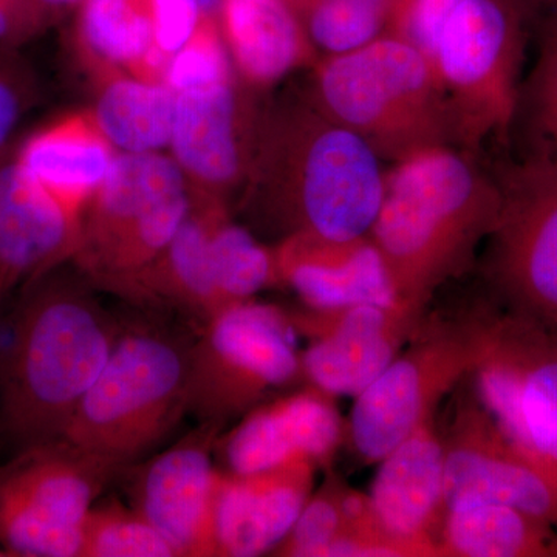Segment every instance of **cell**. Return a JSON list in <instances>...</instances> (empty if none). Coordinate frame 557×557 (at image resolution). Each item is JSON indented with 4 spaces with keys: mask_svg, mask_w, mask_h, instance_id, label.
<instances>
[{
    "mask_svg": "<svg viewBox=\"0 0 557 557\" xmlns=\"http://www.w3.org/2000/svg\"><path fill=\"white\" fill-rule=\"evenodd\" d=\"M350 486L329 472L324 485L311 493L284 541L274 548L281 557H325L347 525Z\"/></svg>",
    "mask_w": 557,
    "mask_h": 557,
    "instance_id": "f546056e",
    "label": "cell"
},
{
    "mask_svg": "<svg viewBox=\"0 0 557 557\" xmlns=\"http://www.w3.org/2000/svg\"><path fill=\"white\" fill-rule=\"evenodd\" d=\"M153 39L168 54L177 53L200 21L196 0H148Z\"/></svg>",
    "mask_w": 557,
    "mask_h": 557,
    "instance_id": "e575fe53",
    "label": "cell"
},
{
    "mask_svg": "<svg viewBox=\"0 0 557 557\" xmlns=\"http://www.w3.org/2000/svg\"><path fill=\"white\" fill-rule=\"evenodd\" d=\"M335 398L314 386L263 403L240 418L215 450L225 471L249 474L292 461L327 468L347 437Z\"/></svg>",
    "mask_w": 557,
    "mask_h": 557,
    "instance_id": "e0dca14e",
    "label": "cell"
},
{
    "mask_svg": "<svg viewBox=\"0 0 557 557\" xmlns=\"http://www.w3.org/2000/svg\"><path fill=\"white\" fill-rule=\"evenodd\" d=\"M189 208L188 182L172 157L120 152L84 211L72 262L95 288L120 296L174 239Z\"/></svg>",
    "mask_w": 557,
    "mask_h": 557,
    "instance_id": "8992f818",
    "label": "cell"
},
{
    "mask_svg": "<svg viewBox=\"0 0 557 557\" xmlns=\"http://www.w3.org/2000/svg\"><path fill=\"white\" fill-rule=\"evenodd\" d=\"M296 335L310 341L300 370L310 386L333 397H357L398 357L424 314L394 304H355L289 311Z\"/></svg>",
    "mask_w": 557,
    "mask_h": 557,
    "instance_id": "5bb4252c",
    "label": "cell"
},
{
    "mask_svg": "<svg viewBox=\"0 0 557 557\" xmlns=\"http://www.w3.org/2000/svg\"><path fill=\"white\" fill-rule=\"evenodd\" d=\"M520 0H461L434 53L458 148L507 137L518 119L527 20Z\"/></svg>",
    "mask_w": 557,
    "mask_h": 557,
    "instance_id": "52a82bcc",
    "label": "cell"
},
{
    "mask_svg": "<svg viewBox=\"0 0 557 557\" xmlns=\"http://www.w3.org/2000/svg\"><path fill=\"white\" fill-rule=\"evenodd\" d=\"M119 153L90 109L62 113L16 143L24 171L81 220Z\"/></svg>",
    "mask_w": 557,
    "mask_h": 557,
    "instance_id": "603a6c76",
    "label": "cell"
},
{
    "mask_svg": "<svg viewBox=\"0 0 557 557\" xmlns=\"http://www.w3.org/2000/svg\"><path fill=\"white\" fill-rule=\"evenodd\" d=\"M461 0H388L384 35L416 47L434 62L440 35Z\"/></svg>",
    "mask_w": 557,
    "mask_h": 557,
    "instance_id": "d6a6232c",
    "label": "cell"
},
{
    "mask_svg": "<svg viewBox=\"0 0 557 557\" xmlns=\"http://www.w3.org/2000/svg\"><path fill=\"white\" fill-rule=\"evenodd\" d=\"M24 288L0 354V432L21 450L62 437L123 330L61 267Z\"/></svg>",
    "mask_w": 557,
    "mask_h": 557,
    "instance_id": "7a4b0ae2",
    "label": "cell"
},
{
    "mask_svg": "<svg viewBox=\"0 0 557 557\" xmlns=\"http://www.w3.org/2000/svg\"><path fill=\"white\" fill-rule=\"evenodd\" d=\"M3 296H5V293L2 292V288H0V300L3 299Z\"/></svg>",
    "mask_w": 557,
    "mask_h": 557,
    "instance_id": "b9f144b4",
    "label": "cell"
},
{
    "mask_svg": "<svg viewBox=\"0 0 557 557\" xmlns=\"http://www.w3.org/2000/svg\"><path fill=\"white\" fill-rule=\"evenodd\" d=\"M222 428L200 423L172 448L138 469L129 486L132 508L177 549L178 557L218 556L215 490L212 465Z\"/></svg>",
    "mask_w": 557,
    "mask_h": 557,
    "instance_id": "2e32d148",
    "label": "cell"
},
{
    "mask_svg": "<svg viewBox=\"0 0 557 557\" xmlns=\"http://www.w3.org/2000/svg\"><path fill=\"white\" fill-rule=\"evenodd\" d=\"M81 557H178V553L137 509L112 500L87 512Z\"/></svg>",
    "mask_w": 557,
    "mask_h": 557,
    "instance_id": "f1b7e54d",
    "label": "cell"
},
{
    "mask_svg": "<svg viewBox=\"0 0 557 557\" xmlns=\"http://www.w3.org/2000/svg\"><path fill=\"white\" fill-rule=\"evenodd\" d=\"M236 76L219 20L200 16L193 36L177 53L172 54L166 84L180 94L226 83Z\"/></svg>",
    "mask_w": 557,
    "mask_h": 557,
    "instance_id": "1f68e13d",
    "label": "cell"
},
{
    "mask_svg": "<svg viewBox=\"0 0 557 557\" xmlns=\"http://www.w3.org/2000/svg\"><path fill=\"white\" fill-rule=\"evenodd\" d=\"M115 467L65 440L0 468V547L10 557H81L83 522Z\"/></svg>",
    "mask_w": 557,
    "mask_h": 557,
    "instance_id": "8fae6325",
    "label": "cell"
},
{
    "mask_svg": "<svg viewBox=\"0 0 557 557\" xmlns=\"http://www.w3.org/2000/svg\"><path fill=\"white\" fill-rule=\"evenodd\" d=\"M520 106H525L541 137L544 149L536 156L557 163V10L547 11L542 20L536 62L522 84Z\"/></svg>",
    "mask_w": 557,
    "mask_h": 557,
    "instance_id": "4dcf8cb0",
    "label": "cell"
},
{
    "mask_svg": "<svg viewBox=\"0 0 557 557\" xmlns=\"http://www.w3.org/2000/svg\"><path fill=\"white\" fill-rule=\"evenodd\" d=\"M317 471L318 465L306 460L249 474L219 468L218 556L256 557L274 552L313 493Z\"/></svg>",
    "mask_w": 557,
    "mask_h": 557,
    "instance_id": "d6986e66",
    "label": "cell"
},
{
    "mask_svg": "<svg viewBox=\"0 0 557 557\" xmlns=\"http://www.w3.org/2000/svg\"><path fill=\"white\" fill-rule=\"evenodd\" d=\"M81 222L24 171L16 145L0 150V288L5 295L72 262Z\"/></svg>",
    "mask_w": 557,
    "mask_h": 557,
    "instance_id": "ac0fdd59",
    "label": "cell"
},
{
    "mask_svg": "<svg viewBox=\"0 0 557 557\" xmlns=\"http://www.w3.org/2000/svg\"><path fill=\"white\" fill-rule=\"evenodd\" d=\"M39 100V78L30 62L21 51L0 50V150Z\"/></svg>",
    "mask_w": 557,
    "mask_h": 557,
    "instance_id": "836d02e7",
    "label": "cell"
},
{
    "mask_svg": "<svg viewBox=\"0 0 557 557\" xmlns=\"http://www.w3.org/2000/svg\"><path fill=\"white\" fill-rule=\"evenodd\" d=\"M528 10L547 11L557 10V0H520Z\"/></svg>",
    "mask_w": 557,
    "mask_h": 557,
    "instance_id": "f35d334b",
    "label": "cell"
},
{
    "mask_svg": "<svg viewBox=\"0 0 557 557\" xmlns=\"http://www.w3.org/2000/svg\"><path fill=\"white\" fill-rule=\"evenodd\" d=\"M50 27L36 0H0V50L21 51Z\"/></svg>",
    "mask_w": 557,
    "mask_h": 557,
    "instance_id": "d590c367",
    "label": "cell"
},
{
    "mask_svg": "<svg viewBox=\"0 0 557 557\" xmlns=\"http://www.w3.org/2000/svg\"><path fill=\"white\" fill-rule=\"evenodd\" d=\"M277 285L309 309L397 302L386 265L370 236L350 240L289 236L273 247Z\"/></svg>",
    "mask_w": 557,
    "mask_h": 557,
    "instance_id": "ffe728a7",
    "label": "cell"
},
{
    "mask_svg": "<svg viewBox=\"0 0 557 557\" xmlns=\"http://www.w3.org/2000/svg\"><path fill=\"white\" fill-rule=\"evenodd\" d=\"M287 2L292 3V5L295 7L296 2H298V0H287Z\"/></svg>",
    "mask_w": 557,
    "mask_h": 557,
    "instance_id": "60d3db41",
    "label": "cell"
},
{
    "mask_svg": "<svg viewBox=\"0 0 557 557\" xmlns=\"http://www.w3.org/2000/svg\"><path fill=\"white\" fill-rule=\"evenodd\" d=\"M388 0H298L295 10L321 57L357 50L384 35Z\"/></svg>",
    "mask_w": 557,
    "mask_h": 557,
    "instance_id": "83f0119b",
    "label": "cell"
},
{
    "mask_svg": "<svg viewBox=\"0 0 557 557\" xmlns=\"http://www.w3.org/2000/svg\"><path fill=\"white\" fill-rule=\"evenodd\" d=\"M306 95L388 163L435 146H458L434 62L392 36L319 58Z\"/></svg>",
    "mask_w": 557,
    "mask_h": 557,
    "instance_id": "277c9868",
    "label": "cell"
},
{
    "mask_svg": "<svg viewBox=\"0 0 557 557\" xmlns=\"http://www.w3.org/2000/svg\"><path fill=\"white\" fill-rule=\"evenodd\" d=\"M295 335L288 311L256 299L209 319L190 343L188 413L223 428L302 376Z\"/></svg>",
    "mask_w": 557,
    "mask_h": 557,
    "instance_id": "9c48e42d",
    "label": "cell"
},
{
    "mask_svg": "<svg viewBox=\"0 0 557 557\" xmlns=\"http://www.w3.org/2000/svg\"><path fill=\"white\" fill-rule=\"evenodd\" d=\"M383 160L306 94L263 106L242 211L277 242L369 236L384 196Z\"/></svg>",
    "mask_w": 557,
    "mask_h": 557,
    "instance_id": "6da1fadb",
    "label": "cell"
},
{
    "mask_svg": "<svg viewBox=\"0 0 557 557\" xmlns=\"http://www.w3.org/2000/svg\"><path fill=\"white\" fill-rule=\"evenodd\" d=\"M153 46L148 0H83L76 10L75 50L91 83L132 75Z\"/></svg>",
    "mask_w": 557,
    "mask_h": 557,
    "instance_id": "484cf974",
    "label": "cell"
},
{
    "mask_svg": "<svg viewBox=\"0 0 557 557\" xmlns=\"http://www.w3.org/2000/svg\"><path fill=\"white\" fill-rule=\"evenodd\" d=\"M498 208L497 177L467 149L435 146L392 164L369 236L399 302L424 314L434 293L471 265Z\"/></svg>",
    "mask_w": 557,
    "mask_h": 557,
    "instance_id": "3957f363",
    "label": "cell"
},
{
    "mask_svg": "<svg viewBox=\"0 0 557 557\" xmlns=\"http://www.w3.org/2000/svg\"><path fill=\"white\" fill-rule=\"evenodd\" d=\"M440 557H557V528L511 505L474 502L446 512Z\"/></svg>",
    "mask_w": 557,
    "mask_h": 557,
    "instance_id": "d4e9b609",
    "label": "cell"
},
{
    "mask_svg": "<svg viewBox=\"0 0 557 557\" xmlns=\"http://www.w3.org/2000/svg\"><path fill=\"white\" fill-rule=\"evenodd\" d=\"M90 108L98 126L119 152H160L170 148L175 91L120 73L94 83Z\"/></svg>",
    "mask_w": 557,
    "mask_h": 557,
    "instance_id": "4316f807",
    "label": "cell"
},
{
    "mask_svg": "<svg viewBox=\"0 0 557 557\" xmlns=\"http://www.w3.org/2000/svg\"><path fill=\"white\" fill-rule=\"evenodd\" d=\"M395 536L435 549L445 522V443L429 418L380 461L369 494Z\"/></svg>",
    "mask_w": 557,
    "mask_h": 557,
    "instance_id": "7402d4cb",
    "label": "cell"
},
{
    "mask_svg": "<svg viewBox=\"0 0 557 557\" xmlns=\"http://www.w3.org/2000/svg\"><path fill=\"white\" fill-rule=\"evenodd\" d=\"M0 557H10L9 553L5 552L2 547H0Z\"/></svg>",
    "mask_w": 557,
    "mask_h": 557,
    "instance_id": "ab89813d",
    "label": "cell"
},
{
    "mask_svg": "<svg viewBox=\"0 0 557 557\" xmlns=\"http://www.w3.org/2000/svg\"><path fill=\"white\" fill-rule=\"evenodd\" d=\"M496 309L475 392L509 442L557 487V335Z\"/></svg>",
    "mask_w": 557,
    "mask_h": 557,
    "instance_id": "7c38bea8",
    "label": "cell"
},
{
    "mask_svg": "<svg viewBox=\"0 0 557 557\" xmlns=\"http://www.w3.org/2000/svg\"><path fill=\"white\" fill-rule=\"evenodd\" d=\"M497 182L500 208L482 267L491 302L557 335V163L534 153Z\"/></svg>",
    "mask_w": 557,
    "mask_h": 557,
    "instance_id": "30bf717a",
    "label": "cell"
},
{
    "mask_svg": "<svg viewBox=\"0 0 557 557\" xmlns=\"http://www.w3.org/2000/svg\"><path fill=\"white\" fill-rule=\"evenodd\" d=\"M201 16L215 17L219 20L220 10H222L223 0H196Z\"/></svg>",
    "mask_w": 557,
    "mask_h": 557,
    "instance_id": "74e56055",
    "label": "cell"
},
{
    "mask_svg": "<svg viewBox=\"0 0 557 557\" xmlns=\"http://www.w3.org/2000/svg\"><path fill=\"white\" fill-rule=\"evenodd\" d=\"M493 304L474 321L418 329L408 350L355 397L348 440L366 463H380L429 418L461 380L474 375L494 336Z\"/></svg>",
    "mask_w": 557,
    "mask_h": 557,
    "instance_id": "ba28073f",
    "label": "cell"
},
{
    "mask_svg": "<svg viewBox=\"0 0 557 557\" xmlns=\"http://www.w3.org/2000/svg\"><path fill=\"white\" fill-rule=\"evenodd\" d=\"M443 443L446 508L496 502L557 528V487L509 442L478 392L461 399Z\"/></svg>",
    "mask_w": 557,
    "mask_h": 557,
    "instance_id": "9a60e30c",
    "label": "cell"
},
{
    "mask_svg": "<svg viewBox=\"0 0 557 557\" xmlns=\"http://www.w3.org/2000/svg\"><path fill=\"white\" fill-rule=\"evenodd\" d=\"M189 354V341L163 325L121 330L61 438L116 469L141 457L188 413Z\"/></svg>",
    "mask_w": 557,
    "mask_h": 557,
    "instance_id": "5b68a950",
    "label": "cell"
},
{
    "mask_svg": "<svg viewBox=\"0 0 557 557\" xmlns=\"http://www.w3.org/2000/svg\"><path fill=\"white\" fill-rule=\"evenodd\" d=\"M219 25L237 76L258 94L321 58L287 0H223Z\"/></svg>",
    "mask_w": 557,
    "mask_h": 557,
    "instance_id": "cb8c5ba5",
    "label": "cell"
},
{
    "mask_svg": "<svg viewBox=\"0 0 557 557\" xmlns=\"http://www.w3.org/2000/svg\"><path fill=\"white\" fill-rule=\"evenodd\" d=\"M239 76L175 94L171 157L196 196L230 203L247 182L263 106Z\"/></svg>",
    "mask_w": 557,
    "mask_h": 557,
    "instance_id": "4fadbf2b",
    "label": "cell"
},
{
    "mask_svg": "<svg viewBox=\"0 0 557 557\" xmlns=\"http://www.w3.org/2000/svg\"><path fill=\"white\" fill-rule=\"evenodd\" d=\"M51 25L64 20L72 11L78 10L83 0H36Z\"/></svg>",
    "mask_w": 557,
    "mask_h": 557,
    "instance_id": "8d00e7d4",
    "label": "cell"
},
{
    "mask_svg": "<svg viewBox=\"0 0 557 557\" xmlns=\"http://www.w3.org/2000/svg\"><path fill=\"white\" fill-rule=\"evenodd\" d=\"M225 201L190 193V208L174 239L120 293L135 306L180 311L203 325L228 307L212 255V228Z\"/></svg>",
    "mask_w": 557,
    "mask_h": 557,
    "instance_id": "44dd1931",
    "label": "cell"
}]
</instances>
